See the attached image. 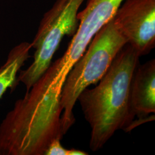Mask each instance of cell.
<instances>
[{"label": "cell", "mask_w": 155, "mask_h": 155, "mask_svg": "<svg viewBox=\"0 0 155 155\" xmlns=\"http://www.w3.org/2000/svg\"><path fill=\"white\" fill-rule=\"evenodd\" d=\"M31 43L22 42L12 49L5 62L0 67V100L7 90H14L18 83L17 77L25 61L30 58Z\"/></svg>", "instance_id": "8992f818"}, {"label": "cell", "mask_w": 155, "mask_h": 155, "mask_svg": "<svg viewBox=\"0 0 155 155\" xmlns=\"http://www.w3.org/2000/svg\"><path fill=\"white\" fill-rule=\"evenodd\" d=\"M130 107L134 118H149L155 113V61L138 64L130 88Z\"/></svg>", "instance_id": "5b68a950"}, {"label": "cell", "mask_w": 155, "mask_h": 155, "mask_svg": "<svg viewBox=\"0 0 155 155\" xmlns=\"http://www.w3.org/2000/svg\"><path fill=\"white\" fill-rule=\"evenodd\" d=\"M61 141V139H54L45 150L44 155H68V150L62 146Z\"/></svg>", "instance_id": "52a82bcc"}, {"label": "cell", "mask_w": 155, "mask_h": 155, "mask_svg": "<svg viewBox=\"0 0 155 155\" xmlns=\"http://www.w3.org/2000/svg\"><path fill=\"white\" fill-rule=\"evenodd\" d=\"M87 153L81 150H75V149H71L68 150V155H87Z\"/></svg>", "instance_id": "ba28073f"}, {"label": "cell", "mask_w": 155, "mask_h": 155, "mask_svg": "<svg viewBox=\"0 0 155 155\" xmlns=\"http://www.w3.org/2000/svg\"><path fill=\"white\" fill-rule=\"evenodd\" d=\"M140 56L127 44L113 60L94 89L80 94L83 114L91 132L89 147L92 151L102 148L120 129L125 131L134 120L130 107V88Z\"/></svg>", "instance_id": "6da1fadb"}, {"label": "cell", "mask_w": 155, "mask_h": 155, "mask_svg": "<svg viewBox=\"0 0 155 155\" xmlns=\"http://www.w3.org/2000/svg\"><path fill=\"white\" fill-rule=\"evenodd\" d=\"M114 18L140 57L155 47V0H124Z\"/></svg>", "instance_id": "277c9868"}, {"label": "cell", "mask_w": 155, "mask_h": 155, "mask_svg": "<svg viewBox=\"0 0 155 155\" xmlns=\"http://www.w3.org/2000/svg\"><path fill=\"white\" fill-rule=\"evenodd\" d=\"M127 41L114 18L94 36L83 55L74 64L64 82L61 97L63 134L75 123L73 109L84 89L103 77Z\"/></svg>", "instance_id": "7a4b0ae2"}, {"label": "cell", "mask_w": 155, "mask_h": 155, "mask_svg": "<svg viewBox=\"0 0 155 155\" xmlns=\"http://www.w3.org/2000/svg\"><path fill=\"white\" fill-rule=\"evenodd\" d=\"M84 0H57L43 17L32 42L34 62L48 67L65 36L74 35L78 28V14Z\"/></svg>", "instance_id": "3957f363"}]
</instances>
